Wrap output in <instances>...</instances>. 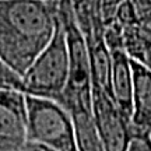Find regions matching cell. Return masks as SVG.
<instances>
[{"label":"cell","mask_w":151,"mask_h":151,"mask_svg":"<svg viewBox=\"0 0 151 151\" xmlns=\"http://www.w3.org/2000/svg\"><path fill=\"white\" fill-rule=\"evenodd\" d=\"M59 0H0V59L22 74L55 34Z\"/></svg>","instance_id":"6da1fadb"},{"label":"cell","mask_w":151,"mask_h":151,"mask_svg":"<svg viewBox=\"0 0 151 151\" xmlns=\"http://www.w3.org/2000/svg\"><path fill=\"white\" fill-rule=\"evenodd\" d=\"M27 143L43 151H77L70 112L52 98L24 94Z\"/></svg>","instance_id":"7a4b0ae2"},{"label":"cell","mask_w":151,"mask_h":151,"mask_svg":"<svg viewBox=\"0 0 151 151\" xmlns=\"http://www.w3.org/2000/svg\"><path fill=\"white\" fill-rule=\"evenodd\" d=\"M58 16L65 29L69 52V78L58 99L69 112L91 111V67L86 39L76 21L71 0L58 1Z\"/></svg>","instance_id":"3957f363"},{"label":"cell","mask_w":151,"mask_h":151,"mask_svg":"<svg viewBox=\"0 0 151 151\" xmlns=\"http://www.w3.org/2000/svg\"><path fill=\"white\" fill-rule=\"evenodd\" d=\"M69 78V52L65 29L58 16L55 34L22 74L24 94L59 99Z\"/></svg>","instance_id":"277c9868"},{"label":"cell","mask_w":151,"mask_h":151,"mask_svg":"<svg viewBox=\"0 0 151 151\" xmlns=\"http://www.w3.org/2000/svg\"><path fill=\"white\" fill-rule=\"evenodd\" d=\"M91 111L94 123L105 151H126L133 130L108 92L91 86Z\"/></svg>","instance_id":"5b68a950"},{"label":"cell","mask_w":151,"mask_h":151,"mask_svg":"<svg viewBox=\"0 0 151 151\" xmlns=\"http://www.w3.org/2000/svg\"><path fill=\"white\" fill-rule=\"evenodd\" d=\"M111 52V94L116 106L130 122L133 109V69L124 48L109 49Z\"/></svg>","instance_id":"8992f818"},{"label":"cell","mask_w":151,"mask_h":151,"mask_svg":"<svg viewBox=\"0 0 151 151\" xmlns=\"http://www.w3.org/2000/svg\"><path fill=\"white\" fill-rule=\"evenodd\" d=\"M133 69V133H151V71L132 60Z\"/></svg>","instance_id":"52a82bcc"},{"label":"cell","mask_w":151,"mask_h":151,"mask_svg":"<svg viewBox=\"0 0 151 151\" xmlns=\"http://www.w3.org/2000/svg\"><path fill=\"white\" fill-rule=\"evenodd\" d=\"M25 143V109L0 102V151H17Z\"/></svg>","instance_id":"ba28073f"},{"label":"cell","mask_w":151,"mask_h":151,"mask_svg":"<svg viewBox=\"0 0 151 151\" xmlns=\"http://www.w3.org/2000/svg\"><path fill=\"white\" fill-rule=\"evenodd\" d=\"M122 32L127 56L151 71V31L137 22L122 27Z\"/></svg>","instance_id":"9c48e42d"},{"label":"cell","mask_w":151,"mask_h":151,"mask_svg":"<svg viewBox=\"0 0 151 151\" xmlns=\"http://www.w3.org/2000/svg\"><path fill=\"white\" fill-rule=\"evenodd\" d=\"M70 115L74 124L77 151H105L94 123L92 111H74Z\"/></svg>","instance_id":"30bf717a"},{"label":"cell","mask_w":151,"mask_h":151,"mask_svg":"<svg viewBox=\"0 0 151 151\" xmlns=\"http://www.w3.org/2000/svg\"><path fill=\"white\" fill-rule=\"evenodd\" d=\"M0 90L1 91H17L24 94L22 77L6 65L0 59Z\"/></svg>","instance_id":"8fae6325"},{"label":"cell","mask_w":151,"mask_h":151,"mask_svg":"<svg viewBox=\"0 0 151 151\" xmlns=\"http://www.w3.org/2000/svg\"><path fill=\"white\" fill-rule=\"evenodd\" d=\"M123 1L126 0H101V16L104 25H108L115 20V14Z\"/></svg>","instance_id":"7c38bea8"},{"label":"cell","mask_w":151,"mask_h":151,"mask_svg":"<svg viewBox=\"0 0 151 151\" xmlns=\"http://www.w3.org/2000/svg\"><path fill=\"white\" fill-rule=\"evenodd\" d=\"M126 151H151L150 133H133Z\"/></svg>","instance_id":"4fadbf2b"},{"label":"cell","mask_w":151,"mask_h":151,"mask_svg":"<svg viewBox=\"0 0 151 151\" xmlns=\"http://www.w3.org/2000/svg\"><path fill=\"white\" fill-rule=\"evenodd\" d=\"M0 102L18 109H25V101H24V94L22 92L1 91L0 90Z\"/></svg>","instance_id":"5bb4252c"},{"label":"cell","mask_w":151,"mask_h":151,"mask_svg":"<svg viewBox=\"0 0 151 151\" xmlns=\"http://www.w3.org/2000/svg\"><path fill=\"white\" fill-rule=\"evenodd\" d=\"M17 151H43V150H41V148H38V147L31 146V144L25 143V144H24V146H22L20 150H17Z\"/></svg>","instance_id":"9a60e30c"},{"label":"cell","mask_w":151,"mask_h":151,"mask_svg":"<svg viewBox=\"0 0 151 151\" xmlns=\"http://www.w3.org/2000/svg\"><path fill=\"white\" fill-rule=\"evenodd\" d=\"M150 31H151V29H150Z\"/></svg>","instance_id":"2e32d148"}]
</instances>
